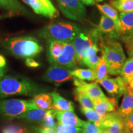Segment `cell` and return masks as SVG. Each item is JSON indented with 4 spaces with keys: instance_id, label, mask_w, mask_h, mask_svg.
<instances>
[{
    "instance_id": "cell-1",
    "label": "cell",
    "mask_w": 133,
    "mask_h": 133,
    "mask_svg": "<svg viewBox=\"0 0 133 133\" xmlns=\"http://www.w3.org/2000/svg\"><path fill=\"white\" fill-rule=\"evenodd\" d=\"M41 91L39 86L26 78L6 76L0 80V98L14 95L34 97Z\"/></svg>"
},
{
    "instance_id": "cell-2",
    "label": "cell",
    "mask_w": 133,
    "mask_h": 133,
    "mask_svg": "<svg viewBox=\"0 0 133 133\" xmlns=\"http://www.w3.org/2000/svg\"><path fill=\"white\" fill-rule=\"evenodd\" d=\"M81 30L76 24L67 22H56L48 24L38 31L39 38L51 40L72 41Z\"/></svg>"
},
{
    "instance_id": "cell-3",
    "label": "cell",
    "mask_w": 133,
    "mask_h": 133,
    "mask_svg": "<svg viewBox=\"0 0 133 133\" xmlns=\"http://www.w3.org/2000/svg\"><path fill=\"white\" fill-rule=\"evenodd\" d=\"M2 45L6 50L19 57H34L43 51L37 39L31 36H20L4 39Z\"/></svg>"
},
{
    "instance_id": "cell-4",
    "label": "cell",
    "mask_w": 133,
    "mask_h": 133,
    "mask_svg": "<svg viewBox=\"0 0 133 133\" xmlns=\"http://www.w3.org/2000/svg\"><path fill=\"white\" fill-rule=\"evenodd\" d=\"M107 66L109 74L112 75L120 74L126 60L123 49L120 43L116 41H109L99 44Z\"/></svg>"
},
{
    "instance_id": "cell-5",
    "label": "cell",
    "mask_w": 133,
    "mask_h": 133,
    "mask_svg": "<svg viewBox=\"0 0 133 133\" xmlns=\"http://www.w3.org/2000/svg\"><path fill=\"white\" fill-rule=\"evenodd\" d=\"M38 108L33 99H9L0 101V115L9 119H17L27 111Z\"/></svg>"
},
{
    "instance_id": "cell-6",
    "label": "cell",
    "mask_w": 133,
    "mask_h": 133,
    "mask_svg": "<svg viewBox=\"0 0 133 133\" xmlns=\"http://www.w3.org/2000/svg\"><path fill=\"white\" fill-rule=\"evenodd\" d=\"M92 39L96 44L120 39L118 32L117 24L109 17L102 15L99 25L90 31Z\"/></svg>"
},
{
    "instance_id": "cell-7",
    "label": "cell",
    "mask_w": 133,
    "mask_h": 133,
    "mask_svg": "<svg viewBox=\"0 0 133 133\" xmlns=\"http://www.w3.org/2000/svg\"><path fill=\"white\" fill-rule=\"evenodd\" d=\"M61 12L66 17L79 21L86 16V8L80 0H57Z\"/></svg>"
},
{
    "instance_id": "cell-8",
    "label": "cell",
    "mask_w": 133,
    "mask_h": 133,
    "mask_svg": "<svg viewBox=\"0 0 133 133\" xmlns=\"http://www.w3.org/2000/svg\"><path fill=\"white\" fill-rule=\"evenodd\" d=\"M99 127L102 133H125L123 119L118 112L109 113L103 116Z\"/></svg>"
},
{
    "instance_id": "cell-9",
    "label": "cell",
    "mask_w": 133,
    "mask_h": 133,
    "mask_svg": "<svg viewBox=\"0 0 133 133\" xmlns=\"http://www.w3.org/2000/svg\"><path fill=\"white\" fill-rule=\"evenodd\" d=\"M43 78L44 81L54 83L56 86H60L74 78L71 74V70L69 69L56 65H51L46 71Z\"/></svg>"
},
{
    "instance_id": "cell-10",
    "label": "cell",
    "mask_w": 133,
    "mask_h": 133,
    "mask_svg": "<svg viewBox=\"0 0 133 133\" xmlns=\"http://www.w3.org/2000/svg\"><path fill=\"white\" fill-rule=\"evenodd\" d=\"M66 69H74L78 64L76 53L72 41H66L65 46L62 54L50 63Z\"/></svg>"
},
{
    "instance_id": "cell-11",
    "label": "cell",
    "mask_w": 133,
    "mask_h": 133,
    "mask_svg": "<svg viewBox=\"0 0 133 133\" xmlns=\"http://www.w3.org/2000/svg\"><path fill=\"white\" fill-rule=\"evenodd\" d=\"M36 14L49 19L59 16V13L51 0H22Z\"/></svg>"
},
{
    "instance_id": "cell-12",
    "label": "cell",
    "mask_w": 133,
    "mask_h": 133,
    "mask_svg": "<svg viewBox=\"0 0 133 133\" xmlns=\"http://www.w3.org/2000/svg\"><path fill=\"white\" fill-rule=\"evenodd\" d=\"M98 83L104 87L110 95L117 100L123 95L127 88V83L124 81L121 76H118L115 78L107 77Z\"/></svg>"
},
{
    "instance_id": "cell-13",
    "label": "cell",
    "mask_w": 133,
    "mask_h": 133,
    "mask_svg": "<svg viewBox=\"0 0 133 133\" xmlns=\"http://www.w3.org/2000/svg\"><path fill=\"white\" fill-rule=\"evenodd\" d=\"M117 30L123 41L133 36V11L121 12L119 14Z\"/></svg>"
},
{
    "instance_id": "cell-14",
    "label": "cell",
    "mask_w": 133,
    "mask_h": 133,
    "mask_svg": "<svg viewBox=\"0 0 133 133\" xmlns=\"http://www.w3.org/2000/svg\"><path fill=\"white\" fill-rule=\"evenodd\" d=\"M74 85L85 92L86 95L90 98L92 102L96 100L102 99L106 97L96 82L88 83L84 81L81 80L76 78H74Z\"/></svg>"
},
{
    "instance_id": "cell-15",
    "label": "cell",
    "mask_w": 133,
    "mask_h": 133,
    "mask_svg": "<svg viewBox=\"0 0 133 133\" xmlns=\"http://www.w3.org/2000/svg\"><path fill=\"white\" fill-rule=\"evenodd\" d=\"M76 53L78 64H80L84 53L94 44H96L91 37L90 32L88 33H79V34L72 41Z\"/></svg>"
},
{
    "instance_id": "cell-16",
    "label": "cell",
    "mask_w": 133,
    "mask_h": 133,
    "mask_svg": "<svg viewBox=\"0 0 133 133\" xmlns=\"http://www.w3.org/2000/svg\"><path fill=\"white\" fill-rule=\"evenodd\" d=\"M94 109L101 116H104L109 113L117 112L118 101L115 98L107 97L93 101Z\"/></svg>"
},
{
    "instance_id": "cell-17",
    "label": "cell",
    "mask_w": 133,
    "mask_h": 133,
    "mask_svg": "<svg viewBox=\"0 0 133 133\" xmlns=\"http://www.w3.org/2000/svg\"><path fill=\"white\" fill-rule=\"evenodd\" d=\"M55 117L58 121V123L64 125L73 126L76 127H83L86 121L78 117L75 114L70 111H58L55 110Z\"/></svg>"
},
{
    "instance_id": "cell-18",
    "label": "cell",
    "mask_w": 133,
    "mask_h": 133,
    "mask_svg": "<svg viewBox=\"0 0 133 133\" xmlns=\"http://www.w3.org/2000/svg\"><path fill=\"white\" fill-rule=\"evenodd\" d=\"M117 112L120 115L123 119L133 112V91L132 89L128 87V86L123 94L121 105Z\"/></svg>"
},
{
    "instance_id": "cell-19",
    "label": "cell",
    "mask_w": 133,
    "mask_h": 133,
    "mask_svg": "<svg viewBox=\"0 0 133 133\" xmlns=\"http://www.w3.org/2000/svg\"><path fill=\"white\" fill-rule=\"evenodd\" d=\"M0 8L11 14L29 15L30 13L18 0H0Z\"/></svg>"
},
{
    "instance_id": "cell-20",
    "label": "cell",
    "mask_w": 133,
    "mask_h": 133,
    "mask_svg": "<svg viewBox=\"0 0 133 133\" xmlns=\"http://www.w3.org/2000/svg\"><path fill=\"white\" fill-rule=\"evenodd\" d=\"M54 109L58 111H70L74 112L75 107L74 103L71 101H68L62 96H60L57 92L54 91L51 94Z\"/></svg>"
},
{
    "instance_id": "cell-21",
    "label": "cell",
    "mask_w": 133,
    "mask_h": 133,
    "mask_svg": "<svg viewBox=\"0 0 133 133\" xmlns=\"http://www.w3.org/2000/svg\"><path fill=\"white\" fill-rule=\"evenodd\" d=\"M66 41L60 40H51L48 41V58L51 63L52 61L62 54L65 46Z\"/></svg>"
},
{
    "instance_id": "cell-22",
    "label": "cell",
    "mask_w": 133,
    "mask_h": 133,
    "mask_svg": "<svg viewBox=\"0 0 133 133\" xmlns=\"http://www.w3.org/2000/svg\"><path fill=\"white\" fill-rule=\"evenodd\" d=\"M33 100L39 109L45 110L54 109L51 94H44V93L38 94L34 96Z\"/></svg>"
},
{
    "instance_id": "cell-23",
    "label": "cell",
    "mask_w": 133,
    "mask_h": 133,
    "mask_svg": "<svg viewBox=\"0 0 133 133\" xmlns=\"http://www.w3.org/2000/svg\"><path fill=\"white\" fill-rule=\"evenodd\" d=\"M48 110L40 109L39 108L32 109L24 113L17 119H25L31 121H42L47 114Z\"/></svg>"
},
{
    "instance_id": "cell-24",
    "label": "cell",
    "mask_w": 133,
    "mask_h": 133,
    "mask_svg": "<svg viewBox=\"0 0 133 133\" xmlns=\"http://www.w3.org/2000/svg\"><path fill=\"white\" fill-rule=\"evenodd\" d=\"M71 74L74 78L83 81H96V70L92 69H76L71 70Z\"/></svg>"
},
{
    "instance_id": "cell-25",
    "label": "cell",
    "mask_w": 133,
    "mask_h": 133,
    "mask_svg": "<svg viewBox=\"0 0 133 133\" xmlns=\"http://www.w3.org/2000/svg\"><path fill=\"white\" fill-rule=\"evenodd\" d=\"M74 94L75 96L76 100L78 101L81 107L94 109V104L92 101L81 89L76 87L74 90Z\"/></svg>"
},
{
    "instance_id": "cell-26",
    "label": "cell",
    "mask_w": 133,
    "mask_h": 133,
    "mask_svg": "<svg viewBox=\"0 0 133 133\" xmlns=\"http://www.w3.org/2000/svg\"><path fill=\"white\" fill-rule=\"evenodd\" d=\"M110 4L119 12L133 11V0H112Z\"/></svg>"
},
{
    "instance_id": "cell-27",
    "label": "cell",
    "mask_w": 133,
    "mask_h": 133,
    "mask_svg": "<svg viewBox=\"0 0 133 133\" xmlns=\"http://www.w3.org/2000/svg\"><path fill=\"white\" fill-rule=\"evenodd\" d=\"M97 7L103 14L114 20L118 24L119 22V17L117 11L114 8L107 4H97Z\"/></svg>"
},
{
    "instance_id": "cell-28",
    "label": "cell",
    "mask_w": 133,
    "mask_h": 133,
    "mask_svg": "<svg viewBox=\"0 0 133 133\" xmlns=\"http://www.w3.org/2000/svg\"><path fill=\"white\" fill-rule=\"evenodd\" d=\"M121 76L127 83L133 76V57H129L124 62L120 73Z\"/></svg>"
},
{
    "instance_id": "cell-29",
    "label": "cell",
    "mask_w": 133,
    "mask_h": 133,
    "mask_svg": "<svg viewBox=\"0 0 133 133\" xmlns=\"http://www.w3.org/2000/svg\"><path fill=\"white\" fill-rule=\"evenodd\" d=\"M96 82L98 83L99 81L102 80L106 78L109 77L108 76V71L107 66L106 65L105 61L103 56H102L100 57V60L99 64L97 65V69H96Z\"/></svg>"
},
{
    "instance_id": "cell-30",
    "label": "cell",
    "mask_w": 133,
    "mask_h": 133,
    "mask_svg": "<svg viewBox=\"0 0 133 133\" xmlns=\"http://www.w3.org/2000/svg\"><path fill=\"white\" fill-rule=\"evenodd\" d=\"M80 110L81 112L86 116V117L89 119V121L94 123L96 125L100 126L102 119V116L97 114L94 110H93V109L81 107Z\"/></svg>"
},
{
    "instance_id": "cell-31",
    "label": "cell",
    "mask_w": 133,
    "mask_h": 133,
    "mask_svg": "<svg viewBox=\"0 0 133 133\" xmlns=\"http://www.w3.org/2000/svg\"><path fill=\"white\" fill-rule=\"evenodd\" d=\"M99 60L100 57L97 56V53H94L83 59L81 62V65H84L90 69L96 70Z\"/></svg>"
},
{
    "instance_id": "cell-32",
    "label": "cell",
    "mask_w": 133,
    "mask_h": 133,
    "mask_svg": "<svg viewBox=\"0 0 133 133\" xmlns=\"http://www.w3.org/2000/svg\"><path fill=\"white\" fill-rule=\"evenodd\" d=\"M55 110H49L44 117V118L42 120L43 126L48 128H51L55 129L56 126H57V123L55 121Z\"/></svg>"
},
{
    "instance_id": "cell-33",
    "label": "cell",
    "mask_w": 133,
    "mask_h": 133,
    "mask_svg": "<svg viewBox=\"0 0 133 133\" xmlns=\"http://www.w3.org/2000/svg\"><path fill=\"white\" fill-rule=\"evenodd\" d=\"M55 129L57 133H82L83 132V129L79 127L64 125L60 123L57 124Z\"/></svg>"
},
{
    "instance_id": "cell-34",
    "label": "cell",
    "mask_w": 133,
    "mask_h": 133,
    "mask_svg": "<svg viewBox=\"0 0 133 133\" xmlns=\"http://www.w3.org/2000/svg\"><path fill=\"white\" fill-rule=\"evenodd\" d=\"M1 133H27V129L18 124H9L3 128Z\"/></svg>"
},
{
    "instance_id": "cell-35",
    "label": "cell",
    "mask_w": 133,
    "mask_h": 133,
    "mask_svg": "<svg viewBox=\"0 0 133 133\" xmlns=\"http://www.w3.org/2000/svg\"><path fill=\"white\" fill-rule=\"evenodd\" d=\"M82 133H102L99 126L91 121H86L83 126Z\"/></svg>"
},
{
    "instance_id": "cell-36",
    "label": "cell",
    "mask_w": 133,
    "mask_h": 133,
    "mask_svg": "<svg viewBox=\"0 0 133 133\" xmlns=\"http://www.w3.org/2000/svg\"><path fill=\"white\" fill-rule=\"evenodd\" d=\"M123 124L125 133H133V112L123 119Z\"/></svg>"
},
{
    "instance_id": "cell-37",
    "label": "cell",
    "mask_w": 133,
    "mask_h": 133,
    "mask_svg": "<svg viewBox=\"0 0 133 133\" xmlns=\"http://www.w3.org/2000/svg\"><path fill=\"white\" fill-rule=\"evenodd\" d=\"M125 48L129 57H133V36L124 39Z\"/></svg>"
},
{
    "instance_id": "cell-38",
    "label": "cell",
    "mask_w": 133,
    "mask_h": 133,
    "mask_svg": "<svg viewBox=\"0 0 133 133\" xmlns=\"http://www.w3.org/2000/svg\"><path fill=\"white\" fill-rule=\"evenodd\" d=\"M25 63L26 65L29 66V67H38L39 66V63L31 57L26 58Z\"/></svg>"
},
{
    "instance_id": "cell-39",
    "label": "cell",
    "mask_w": 133,
    "mask_h": 133,
    "mask_svg": "<svg viewBox=\"0 0 133 133\" xmlns=\"http://www.w3.org/2000/svg\"><path fill=\"white\" fill-rule=\"evenodd\" d=\"M38 133H57L56 129L51 128L43 126L42 128H39L38 129Z\"/></svg>"
},
{
    "instance_id": "cell-40",
    "label": "cell",
    "mask_w": 133,
    "mask_h": 133,
    "mask_svg": "<svg viewBox=\"0 0 133 133\" xmlns=\"http://www.w3.org/2000/svg\"><path fill=\"white\" fill-rule=\"evenodd\" d=\"M6 65V61L4 56L0 54V68H4Z\"/></svg>"
},
{
    "instance_id": "cell-41",
    "label": "cell",
    "mask_w": 133,
    "mask_h": 133,
    "mask_svg": "<svg viewBox=\"0 0 133 133\" xmlns=\"http://www.w3.org/2000/svg\"><path fill=\"white\" fill-rule=\"evenodd\" d=\"M80 1L84 4L88 5V6H92L94 4V0H80Z\"/></svg>"
},
{
    "instance_id": "cell-42",
    "label": "cell",
    "mask_w": 133,
    "mask_h": 133,
    "mask_svg": "<svg viewBox=\"0 0 133 133\" xmlns=\"http://www.w3.org/2000/svg\"><path fill=\"white\" fill-rule=\"evenodd\" d=\"M127 86L128 87H129L131 89H133V76L128 81L127 83Z\"/></svg>"
},
{
    "instance_id": "cell-43",
    "label": "cell",
    "mask_w": 133,
    "mask_h": 133,
    "mask_svg": "<svg viewBox=\"0 0 133 133\" xmlns=\"http://www.w3.org/2000/svg\"><path fill=\"white\" fill-rule=\"evenodd\" d=\"M4 74V68H0V78L3 76Z\"/></svg>"
},
{
    "instance_id": "cell-44",
    "label": "cell",
    "mask_w": 133,
    "mask_h": 133,
    "mask_svg": "<svg viewBox=\"0 0 133 133\" xmlns=\"http://www.w3.org/2000/svg\"><path fill=\"white\" fill-rule=\"evenodd\" d=\"M8 16H7V15H3V16H0V20L4 19V18L8 17Z\"/></svg>"
},
{
    "instance_id": "cell-45",
    "label": "cell",
    "mask_w": 133,
    "mask_h": 133,
    "mask_svg": "<svg viewBox=\"0 0 133 133\" xmlns=\"http://www.w3.org/2000/svg\"><path fill=\"white\" fill-rule=\"evenodd\" d=\"M96 1H99V2H101V1H104V0H96Z\"/></svg>"
}]
</instances>
